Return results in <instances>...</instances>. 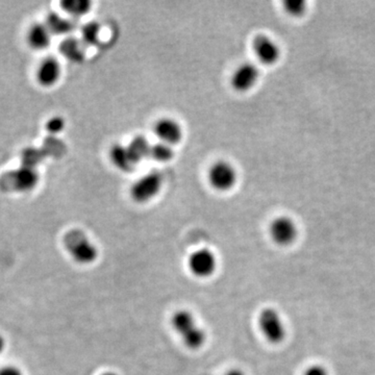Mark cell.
Returning a JSON list of instances; mask_svg holds the SVG:
<instances>
[{
  "label": "cell",
  "mask_w": 375,
  "mask_h": 375,
  "mask_svg": "<svg viewBox=\"0 0 375 375\" xmlns=\"http://www.w3.org/2000/svg\"><path fill=\"white\" fill-rule=\"evenodd\" d=\"M171 326L190 350H199L206 341L204 330L198 326L195 317L189 311L180 310L171 317Z\"/></svg>",
  "instance_id": "obj_1"
},
{
  "label": "cell",
  "mask_w": 375,
  "mask_h": 375,
  "mask_svg": "<svg viewBox=\"0 0 375 375\" xmlns=\"http://www.w3.org/2000/svg\"><path fill=\"white\" fill-rule=\"evenodd\" d=\"M64 245L74 261L78 264L90 265L98 258L95 244L80 230H71L64 236Z\"/></svg>",
  "instance_id": "obj_2"
},
{
  "label": "cell",
  "mask_w": 375,
  "mask_h": 375,
  "mask_svg": "<svg viewBox=\"0 0 375 375\" xmlns=\"http://www.w3.org/2000/svg\"><path fill=\"white\" fill-rule=\"evenodd\" d=\"M164 178L158 171L148 172L138 178L130 189V197L137 204L152 202L163 188Z\"/></svg>",
  "instance_id": "obj_3"
},
{
  "label": "cell",
  "mask_w": 375,
  "mask_h": 375,
  "mask_svg": "<svg viewBox=\"0 0 375 375\" xmlns=\"http://www.w3.org/2000/svg\"><path fill=\"white\" fill-rule=\"evenodd\" d=\"M258 326L263 336L272 344H280L286 339V324L276 309L266 308L260 313Z\"/></svg>",
  "instance_id": "obj_4"
},
{
  "label": "cell",
  "mask_w": 375,
  "mask_h": 375,
  "mask_svg": "<svg viewBox=\"0 0 375 375\" xmlns=\"http://www.w3.org/2000/svg\"><path fill=\"white\" fill-rule=\"evenodd\" d=\"M208 178L212 188L219 192H226L234 188L238 173L228 160H218L210 166Z\"/></svg>",
  "instance_id": "obj_5"
},
{
  "label": "cell",
  "mask_w": 375,
  "mask_h": 375,
  "mask_svg": "<svg viewBox=\"0 0 375 375\" xmlns=\"http://www.w3.org/2000/svg\"><path fill=\"white\" fill-rule=\"evenodd\" d=\"M190 271L200 278L212 276L217 270V258L215 254L208 248L196 250L188 258Z\"/></svg>",
  "instance_id": "obj_6"
},
{
  "label": "cell",
  "mask_w": 375,
  "mask_h": 375,
  "mask_svg": "<svg viewBox=\"0 0 375 375\" xmlns=\"http://www.w3.org/2000/svg\"><path fill=\"white\" fill-rule=\"evenodd\" d=\"M269 232L274 243L280 246H289L294 243L298 239V228L292 218L280 216L272 220Z\"/></svg>",
  "instance_id": "obj_7"
},
{
  "label": "cell",
  "mask_w": 375,
  "mask_h": 375,
  "mask_svg": "<svg viewBox=\"0 0 375 375\" xmlns=\"http://www.w3.org/2000/svg\"><path fill=\"white\" fill-rule=\"evenodd\" d=\"M8 186L17 192H29L35 189L39 182V173L36 168L22 165L7 174Z\"/></svg>",
  "instance_id": "obj_8"
},
{
  "label": "cell",
  "mask_w": 375,
  "mask_h": 375,
  "mask_svg": "<svg viewBox=\"0 0 375 375\" xmlns=\"http://www.w3.org/2000/svg\"><path fill=\"white\" fill-rule=\"evenodd\" d=\"M260 71L252 63L241 64L230 77V86L237 92L250 91L258 83Z\"/></svg>",
  "instance_id": "obj_9"
},
{
  "label": "cell",
  "mask_w": 375,
  "mask_h": 375,
  "mask_svg": "<svg viewBox=\"0 0 375 375\" xmlns=\"http://www.w3.org/2000/svg\"><path fill=\"white\" fill-rule=\"evenodd\" d=\"M154 130L158 141L170 146L180 143L184 136L182 126L173 118H160L154 124Z\"/></svg>",
  "instance_id": "obj_10"
},
{
  "label": "cell",
  "mask_w": 375,
  "mask_h": 375,
  "mask_svg": "<svg viewBox=\"0 0 375 375\" xmlns=\"http://www.w3.org/2000/svg\"><path fill=\"white\" fill-rule=\"evenodd\" d=\"M256 58L266 65H274L280 59V49L276 41L269 36L258 35L252 42Z\"/></svg>",
  "instance_id": "obj_11"
},
{
  "label": "cell",
  "mask_w": 375,
  "mask_h": 375,
  "mask_svg": "<svg viewBox=\"0 0 375 375\" xmlns=\"http://www.w3.org/2000/svg\"><path fill=\"white\" fill-rule=\"evenodd\" d=\"M62 67L60 62L56 58H45L38 66V83L43 87H51L56 85L61 78Z\"/></svg>",
  "instance_id": "obj_12"
},
{
  "label": "cell",
  "mask_w": 375,
  "mask_h": 375,
  "mask_svg": "<svg viewBox=\"0 0 375 375\" xmlns=\"http://www.w3.org/2000/svg\"><path fill=\"white\" fill-rule=\"evenodd\" d=\"M110 156H111L112 163L114 164V166L122 172H132L138 164L137 160L128 149V145L115 144L112 147Z\"/></svg>",
  "instance_id": "obj_13"
},
{
  "label": "cell",
  "mask_w": 375,
  "mask_h": 375,
  "mask_svg": "<svg viewBox=\"0 0 375 375\" xmlns=\"http://www.w3.org/2000/svg\"><path fill=\"white\" fill-rule=\"evenodd\" d=\"M52 34L45 23H35L27 33V42L35 50L45 49L51 42Z\"/></svg>",
  "instance_id": "obj_14"
},
{
  "label": "cell",
  "mask_w": 375,
  "mask_h": 375,
  "mask_svg": "<svg viewBox=\"0 0 375 375\" xmlns=\"http://www.w3.org/2000/svg\"><path fill=\"white\" fill-rule=\"evenodd\" d=\"M45 24L52 35H65L71 33L74 29V24L71 20L62 17L57 13L49 14Z\"/></svg>",
  "instance_id": "obj_15"
},
{
  "label": "cell",
  "mask_w": 375,
  "mask_h": 375,
  "mask_svg": "<svg viewBox=\"0 0 375 375\" xmlns=\"http://www.w3.org/2000/svg\"><path fill=\"white\" fill-rule=\"evenodd\" d=\"M62 55L72 62H80L84 59V48L82 43L74 38L64 40L60 46Z\"/></svg>",
  "instance_id": "obj_16"
},
{
  "label": "cell",
  "mask_w": 375,
  "mask_h": 375,
  "mask_svg": "<svg viewBox=\"0 0 375 375\" xmlns=\"http://www.w3.org/2000/svg\"><path fill=\"white\" fill-rule=\"evenodd\" d=\"M128 149L132 152V156L137 160L138 163L144 158H149L150 148L152 144L148 142L144 136H137L130 141L128 145Z\"/></svg>",
  "instance_id": "obj_17"
},
{
  "label": "cell",
  "mask_w": 375,
  "mask_h": 375,
  "mask_svg": "<svg viewBox=\"0 0 375 375\" xmlns=\"http://www.w3.org/2000/svg\"><path fill=\"white\" fill-rule=\"evenodd\" d=\"M64 11L73 17H80L89 13L92 3L89 0H64L61 3Z\"/></svg>",
  "instance_id": "obj_18"
},
{
  "label": "cell",
  "mask_w": 375,
  "mask_h": 375,
  "mask_svg": "<svg viewBox=\"0 0 375 375\" xmlns=\"http://www.w3.org/2000/svg\"><path fill=\"white\" fill-rule=\"evenodd\" d=\"M149 158L158 163H168L174 158V150L172 149V146L158 142L152 145Z\"/></svg>",
  "instance_id": "obj_19"
},
{
  "label": "cell",
  "mask_w": 375,
  "mask_h": 375,
  "mask_svg": "<svg viewBox=\"0 0 375 375\" xmlns=\"http://www.w3.org/2000/svg\"><path fill=\"white\" fill-rule=\"evenodd\" d=\"M100 25L96 22H89L85 24L82 29V38H83V43L88 45H93L97 43L98 38H99Z\"/></svg>",
  "instance_id": "obj_20"
},
{
  "label": "cell",
  "mask_w": 375,
  "mask_h": 375,
  "mask_svg": "<svg viewBox=\"0 0 375 375\" xmlns=\"http://www.w3.org/2000/svg\"><path fill=\"white\" fill-rule=\"evenodd\" d=\"M285 10L292 16L304 15L306 11V3L304 0H286Z\"/></svg>",
  "instance_id": "obj_21"
},
{
  "label": "cell",
  "mask_w": 375,
  "mask_h": 375,
  "mask_svg": "<svg viewBox=\"0 0 375 375\" xmlns=\"http://www.w3.org/2000/svg\"><path fill=\"white\" fill-rule=\"evenodd\" d=\"M66 126V121L61 116H55V117L49 118L46 122V130L52 135H58L60 132H63Z\"/></svg>",
  "instance_id": "obj_22"
},
{
  "label": "cell",
  "mask_w": 375,
  "mask_h": 375,
  "mask_svg": "<svg viewBox=\"0 0 375 375\" xmlns=\"http://www.w3.org/2000/svg\"><path fill=\"white\" fill-rule=\"evenodd\" d=\"M302 375H330V373L324 365L312 364L306 367Z\"/></svg>",
  "instance_id": "obj_23"
},
{
  "label": "cell",
  "mask_w": 375,
  "mask_h": 375,
  "mask_svg": "<svg viewBox=\"0 0 375 375\" xmlns=\"http://www.w3.org/2000/svg\"><path fill=\"white\" fill-rule=\"evenodd\" d=\"M0 375H23L18 367L5 366L0 369Z\"/></svg>",
  "instance_id": "obj_24"
},
{
  "label": "cell",
  "mask_w": 375,
  "mask_h": 375,
  "mask_svg": "<svg viewBox=\"0 0 375 375\" xmlns=\"http://www.w3.org/2000/svg\"><path fill=\"white\" fill-rule=\"evenodd\" d=\"M226 375H246L243 371L240 370V369H232V370L228 371Z\"/></svg>",
  "instance_id": "obj_25"
},
{
  "label": "cell",
  "mask_w": 375,
  "mask_h": 375,
  "mask_svg": "<svg viewBox=\"0 0 375 375\" xmlns=\"http://www.w3.org/2000/svg\"><path fill=\"white\" fill-rule=\"evenodd\" d=\"M5 339H3V337L0 335V354L3 352V350H5Z\"/></svg>",
  "instance_id": "obj_26"
},
{
  "label": "cell",
  "mask_w": 375,
  "mask_h": 375,
  "mask_svg": "<svg viewBox=\"0 0 375 375\" xmlns=\"http://www.w3.org/2000/svg\"><path fill=\"white\" fill-rule=\"evenodd\" d=\"M101 375H118L117 373L113 372V371H108V372L102 373Z\"/></svg>",
  "instance_id": "obj_27"
}]
</instances>
